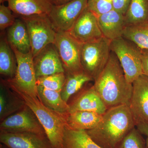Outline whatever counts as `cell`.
<instances>
[{"label":"cell","instance_id":"cell-15","mask_svg":"<svg viewBox=\"0 0 148 148\" xmlns=\"http://www.w3.org/2000/svg\"><path fill=\"white\" fill-rule=\"evenodd\" d=\"M12 11L20 16L48 15L53 5L52 0H6Z\"/></svg>","mask_w":148,"mask_h":148},{"label":"cell","instance_id":"cell-4","mask_svg":"<svg viewBox=\"0 0 148 148\" xmlns=\"http://www.w3.org/2000/svg\"><path fill=\"white\" fill-rule=\"evenodd\" d=\"M111 42L103 36L82 44L81 55L82 69L94 81L99 76L109 61L111 53Z\"/></svg>","mask_w":148,"mask_h":148},{"label":"cell","instance_id":"cell-33","mask_svg":"<svg viewBox=\"0 0 148 148\" xmlns=\"http://www.w3.org/2000/svg\"><path fill=\"white\" fill-rule=\"evenodd\" d=\"M143 74L148 77V50L141 49Z\"/></svg>","mask_w":148,"mask_h":148},{"label":"cell","instance_id":"cell-9","mask_svg":"<svg viewBox=\"0 0 148 148\" xmlns=\"http://www.w3.org/2000/svg\"><path fill=\"white\" fill-rule=\"evenodd\" d=\"M88 0H72L60 5H53L48 15L56 32H68L87 8Z\"/></svg>","mask_w":148,"mask_h":148},{"label":"cell","instance_id":"cell-1","mask_svg":"<svg viewBox=\"0 0 148 148\" xmlns=\"http://www.w3.org/2000/svg\"><path fill=\"white\" fill-rule=\"evenodd\" d=\"M135 126L129 106L123 105L108 109L96 127L86 131L101 148H117Z\"/></svg>","mask_w":148,"mask_h":148},{"label":"cell","instance_id":"cell-23","mask_svg":"<svg viewBox=\"0 0 148 148\" xmlns=\"http://www.w3.org/2000/svg\"><path fill=\"white\" fill-rule=\"evenodd\" d=\"M124 16L126 26L148 23V0H131Z\"/></svg>","mask_w":148,"mask_h":148},{"label":"cell","instance_id":"cell-12","mask_svg":"<svg viewBox=\"0 0 148 148\" xmlns=\"http://www.w3.org/2000/svg\"><path fill=\"white\" fill-rule=\"evenodd\" d=\"M132 84L129 107L136 125L141 122L148 121V77L143 74Z\"/></svg>","mask_w":148,"mask_h":148},{"label":"cell","instance_id":"cell-34","mask_svg":"<svg viewBox=\"0 0 148 148\" xmlns=\"http://www.w3.org/2000/svg\"><path fill=\"white\" fill-rule=\"evenodd\" d=\"M72 0H52L54 5H60L64 4Z\"/></svg>","mask_w":148,"mask_h":148},{"label":"cell","instance_id":"cell-25","mask_svg":"<svg viewBox=\"0 0 148 148\" xmlns=\"http://www.w3.org/2000/svg\"><path fill=\"white\" fill-rule=\"evenodd\" d=\"M122 37L140 49L148 50V23L126 26Z\"/></svg>","mask_w":148,"mask_h":148},{"label":"cell","instance_id":"cell-11","mask_svg":"<svg viewBox=\"0 0 148 148\" xmlns=\"http://www.w3.org/2000/svg\"><path fill=\"white\" fill-rule=\"evenodd\" d=\"M68 33L82 44L90 42L103 37L98 16L86 8Z\"/></svg>","mask_w":148,"mask_h":148},{"label":"cell","instance_id":"cell-18","mask_svg":"<svg viewBox=\"0 0 148 148\" xmlns=\"http://www.w3.org/2000/svg\"><path fill=\"white\" fill-rule=\"evenodd\" d=\"M7 40L11 47L21 53L31 52V42L26 24L21 19H16L7 30Z\"/></svg>","mask_w":148,"mask_h":148},{"label":"cell","instance_id":"cell-28","mask_svg":"<svg viewBox=\"0 0 148 148\" xmlns=\"http://www.w3.org/2000/svg\"><path fill=\"white\" fill-rule=\"evenodd\" d=\"M87 8L97 16L114 9L112 0H88Z\"/></svg>","mask_w":148,"mask_h":148},{"label":"cell","instance_id":"cell-7","mask_svg":"<svg viewBox=\"0 0 148 148\" xmlns=\"http://www.w3.org/2000/svg\"><path fill=\"white\" fill-rule=\"evenodd\" d=\"M20 17L25 23L28 30L33 57L47 46L53 44L57 32L48 15H34Z\"/></svg>","mask_w":148,"mask_h":148},{"label":"cell","instance_id":"cell-36","mask_svg":"<svg viewBox=\"0 0 148 148\" xmlns=\"http://www.w3.org/2000/svg\"><path fill=\"white\" fill-rule=\"evenodd\" d=\"M5 1V0H0V3H2L3 2Z\"/></svg>","mask_w":148,"mask_h":148},{"label":"cell","instance_id":"cell-20","mask_svg":"<svg viewBox=\"0 0 148 148\" xmlns=\"http://www.w3.org/2000/svg\"><path fill=\"white\" fill-rule=\"evenodd\" d=\"M38 98L43 104L55 112L66 116L69 114L70 106L61 97V92L49 90L37 85Z\"/></svg>","mask_w":148,"mask_h":148},{"label":"cell","instance_id":"cell-26","mask_svg":"<svg viewBox=\"0 0 148 148\" xmlns=\"http://www.w3.org/2000/svg\"><path fill=\"white\" fill-rule=\"evenodd\" d=\"M66 79L65 73H57L37 78V84L49 90L61 92Z\"/></svg>","mask_w":148,"mask_h":148},{"label":"cell","instance_id":"cell-3","mask_svg":"<svg viewBox=\"0 0 148 148\" xmlns=\"http://www.w3.org/2000/svg\"><path fill=\"white\" fill-rule=\"evenodd\" d=\"M11 88L37 117L53 148H61L65 129L68 126L66 116L49 109L38 98L32 97L15 88Z\"/></svg>","mask_w":148,"mask_h":148},{"label":"cell","instance_id":"cell-30","mask_svg":"<svg viewBox=\"0 0 148 148\" xmlns=\"http://www.w3.org/2000/svg\"><path fill=\"white\" fill-rule=\"evenodd\" d=\"M3 88H1L0 93V116L1 119L3 118L7 115L9 114L13 111L15 110L18 106H15V103H11L12 101L8 100L5 95V92H4Z\"/></svg>","mask_w":148,"mask_h":148},{"label":"cell","instance_id":"cell-10","mask_svg":"<svg viewBox=\"0 0 148 148\" xmlns=\"http://www.w3.org/2000/svg\"><path fill=\"white\" fill-rule=\"evenodd\" d=\"M0 128L1 131L6 132H30L46 135L37 117L26 105L20 112L3 120Z\"/></svg>","mask_w":148,"mask_h":148},{"label":"cell","instance_id":"cell-29","mask_svg":"<svg viewBox=\"0 0 148 148\" xmlns=\"http://www.w3.org/2000/svg\"><path fill=\"white\" fill-rule=\"evenodd\" d=\"M11 11L8 6H6L3 4L0 5V29L1 31L11 27L16 21V19L12 13Z\"/></svg>","mask_w":148,"mask_h":148},{"label":"cell","instance_id":"cell-16","mask_svg":"<svg viewBox=\"0 0 148 148\" xmlns=\"http://www.w3.org/2000/svg\"><path fill=\"white\" fill-rule=\"evenodd\" d=\"M98 19L103 36L111 41L122 37L126 26L123 14L113 9L98 16Z\"/></svg>","mask_w":148,"mask_h":148},{"label":"cell","instance_id":"cell-8","mask_svg":"<svg viewBox=\"0 0 148 148\" xmlns=\"http://www.w3.org/2000/svg\"><path fill=\"white\" fill-rule=\"evenodd\" d=\"M61 58L65 72L73 74L83 71L81 61L82 44L68 32H57L53 43Z\"/></svg>","mask_w":148,"mask_h":148},{"label":"cell","instance_id":"cell-19","mask_svg":"<svg viewBox=\"0 0 148 148\" xmlns=\"http://www.w3.org/2000/svg\"><path fill=\"white\" fill-rule=\"evenodd\" d=\"M103 119V115L94 112L76 111L66 116L68 127L75 130H87L96 127Z\"/></svg>","mask_w":148,"mask_h":148},{"label":"cell","instance_id":"cell-24","mask_svg":"<svg viewBox=\"0 0 148 148\" xmlns=\"http://www.w3.org/2000/svg\"><path fill=\"white\" fill-rule=\"evenodd\" d=\"M92 81H94L92 77L84 71L73 74H67L61 92L62 99L67 103L72 95L81 89L86 83Z\"/></svg>","mask_w":148,"mask_h":148},{"label":"cell","instance_id":"cell-31","mask_svg":"<svg viewBox=\"0 0 148 148\" xmlns=\"http://www.w3.org/2000/svg\"><path fill=\"white\" fill-rule=\"evenodd\" d=\"M112 1L114 9L125 15L131 0H112Z\"/></svg>","mask_w":148,"mask_h":148},{"label":"cell","instance_id":"cell-32","mask_svg":"<svg viewBox=\"0 0 148 148\" xmlns=\"http://www.w3.org/2000/svg\"><path fill=\"white\" fill-rule=\"evenodd\" d=\"M135 127L142 135L145 136L146 145L147 147L148 148V121H142L139 123L136 124Z\"/></svg>","mask_w":148,"mask_h":148},{"label":"cell","instance_id":"cell-27","mask_svg":"<svg viewBox=\"0 0 148 148\" xmlns=\"http://www.w3.org/2000/svg\"><path fill=\"white\" fill-rule=\"evenodd\" d=\"M117 148H147L145 140L136 127L121 141Z\"/></svg>","mask_w":148,"mask_h":148},{"label":"cell","instance_id":"cell-14","mask_svg":"<svg viewBox=\"0 0 148 148\" xmlns=\"http://www.w3.org/2000/svg\"><path fill=\"white\" fill-rule=\"evenodd\" d=\"M0 142L8 148H53L46 135L1 131Z\"/></svg>","mask_w":148,"mask_h":148},{"label":"cell","instance_id":"cell-17","mask_svg":"<svg viewBox=\"0 0 148 148\" xmlns=\"http://www.w3.org/2000/svg\"><path fill=\"white\" fill-rule=\"evenodd\" d=\"M69 106V113L76 111H88L103 115L108 110L93 86L83 92Z\"/></svg>","mask_w":148,"mask_h":148},{"label":"cell","instance_id":"cell-13","mask_svg":"<svg viewBox=\"0 0 148 148\" xmlns=\"http://www.w3.org/2000/svg\"><path fill=\"white\" fill-rule=\"evenodd\" d=\"M36 78L57 73H65L57 49L53 44L49 45L33 58Z\"/></svg>","mask_w":148,"mask_h":148},{"label":"cell","instance_id":"cell-2","mask_svg":"<svg viewBox=\"0 0 148 148\" xmlns=\"http://www.w3.org/2000/svg\"><path fill=\"white\" fill-rule=\"evenodd\" d=\"M94 82L93 87L108 109L129 106L132 84L127 82L118 59L112 51L107 65Z\"/></svg>","mask_w":148,"mask_h":148},{"label":"cell","instance_id":"cell-22","mask_svg":"<svg viewBox=\"0 0 148 148\" xmlns=\"http://www.w3.org/2000/svg\"><path fill=\"white\" fill-rule=\"evenodd\" d=\"M16 67V57L6 37L2 38L0 41V73L12 78Z\"/></svg>","mask_w":148,"mask_h":148},{"label":"cell","instance_id":"cell-21","mask_svg":"<svg viewBox=\"0 0 148 148\" xmlns=\"http://www.w3.org/2000/svg\"><path fill=\"white\" fill-rule=\"evenodd\" d=\"M61 148H102L90 138L85 130H75L66 126Z\"/></svg>","mask_w":148,"mask_h":148},{"label":"cell","instance_id":"cell-35","mask_svg":"<svg viewBox=\"0 0 148 148\" xmlns=\"http://www.w3.org/2000/svg\"><path fill=\"white\" fill-rule=\"evenodd\" d=\"M1 148H8L7 147H5V146H4V145L3 146V145H1Z\"/></svg>","mask_w":148,"mask_h":148},{"label":"cell","instance_id":"cell-6","mask_svg":"<svg viewBox=\"0 0 148 148\" xmlns=\"http://www.w3.org/2000/svg\"><path fill=\"white\" fill-rule=\"evenodd\" d=\"M11 48L16 57L17 65L15 75L8 81L11 87L15 88L32 97L38 98L37 78L32 51L22 53L14 47Z\"/></svg>","mask_w":148,"mask_h":148},{"label":"cell","instance_id":"cell-5","mask_svg":"<svg viewBox=\"0 0 148 148\" xmlns=\"http://www.w3.org/2000/svg\"><path fill=\"white\" fill-rule=\"evenodd\" d=\"M110 49L118 59L128 82L132 84L143 74L142 51L135 44L121 37L111 41Z\"/></svg>","mask_w":148,"mask_h":148}]
</instances>
